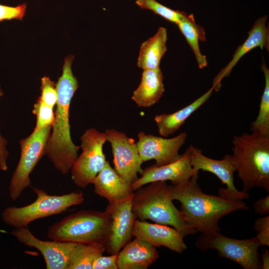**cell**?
Listing matches in <instances>:
<instances>
[{"label": "cell", "instance_id": "6da1fadb", "mask_svg": "<svg viewBox=\"0 0 269 269\" xmlns=\"http://www.w3.org/2000/svg\"><path fill=\"white\" fill-rule=\"evenodd\" d=\"M74 58L71 54L65 58L62 75L56 83L58 97L55 118L45 149V155L63 174L71 169L80 148L72 140L69 123L71 102L79 88L78 80L72 70Z\"/></svg>", "mask_w": 269, "mask_h": 269}, {"label": "cell", "instance_id": "7a4b0ae2", "mask_svg": "<svg viewBox=\"0 0 269 269\" xmlns=\"http://www.w3.org/2000/svg\"><path fill=\"white\" fill-rule=\"evenodd\" d=\"M198 176L177 185H170V197L181 203L180 212L185 222L197 232L204 234L220 232L218 222L231 212L249 209L242 200L225 199L202 192Z\"/></svg>", "mask_w": 269, "mask_h": 269}, {"label": "cell", "instance_id": "3957f363", "mask_svg": "<svg viewBox=\"0 0 269 269\" xmlns=\"http://www.w3.org/2000/svg\"><path fill=\"white\" fill-rule=\"evenodd\" d=\"M232 154L243 191L255 187L269 191V137L244 133L234 135Z\"/></svg>", "mask_w": 269, "mask_h": 269}, {"label": "cell", "instance_id": "277c9868", "mask_svg": "<svg viewBox=\"0 0 269 269\" xmlns=\"http://www.w3.org/2000/svg\"><path fill=\"white\" fill-rule=\"evenodd\" d=\"M172 201L170 185L165 181L153 182L134 191L132 210L137 219L171 226L184 237L197 233L185 222Z\"/></svg>", "mask_w": 269, "mask_h": 269}, {"label": "cell", "instance_id": "5b68a950", "mask_svg": "<svg viewBox=\"0 0 269 269\" xmlns=\"http://www.w3.org/2000/svg\"><path fill=\"white\" fill-rule=\"evenodd\" d=\"M110 226V219L105 211L83 210L53 224L47 230V236L51 240L100 244L105 247Z\"/></svg>", "mask_w": 269, "mask_h": 269}, {"label": "cell", "instance_id": "8992f818", "mask_svg": "<svg viewBox=\"0 0 269 269\" xmlns=\"http://www.w3.org/2000/svg\"><path fill=\"white\" fill-rule=\"evenodd\" d=\"M36 195L32 203L22 207L10 206L1 213L4 223L15 228L27 227L36 220L61 214L70 207L82 204L83 193L73 191L63 195H49L44 190L33 187Z\"/></svg>", "mask_w": 269, "mask_h": 269}, {"label": "cell", "instance_id": "52a82bcc", "mask_svg": "<svg viewBox=\"0 0 269 269\" xmlns=\"http://www.w3.org/2000/svg\"><path fill=\"white\" fill-rule=\"evenodd\" d=\"M196 246L202 252L215 250L219 257L233 261L244 269H262L258 252L260 245L256 237L240 240L226 237L220 232L202 234Z\"/></svg>", "mask_w": 269, "mask_h": 269}, {"label": "cell", "instance_id": "ba28073f", "mask_svg": "<svg viewBox=\"0 0 269 269\" xmlns=\"http://www.w3.org/2000/svg\"><path fill=\"white\" fill-rule=\"evenodd\" d=\"M52 127L49 126L33 131L28 136L20 140V159L8 186L11 200H16L22 192L31 185L30 174L45 155V149Z\"/></svg>", "mask_w": 269, "mask_h": 269}, {"label": "cell", "instance_id": "9c48e42d", "mask_svg": "<svg viewBox=\"0 0 269 269\" xmlns=\"http://www.w3.org/2000/svg\"><path fill=\"white\" fill-rule=\"evenodd\" d=\"M81 154L71 168L72 179L78 187L84 188L93 183L106 162L103 145L107 141L105 133L94 128L85 131L80 137Z\"/></svg>", "mask_w": 269, "mask_h": 269}, {"label": "cell", "instance_id": "30bf717a", "mask_svg": "<svg viewBox=\"0 0 269 269\" xmlns=\"http://www.w3.org/2000/svg\"><path fill=\"white\" fill-rule=\"evenodd\" d=\"M188 148L190 164L195 175H198L200 170L210 172L217 176L222 184H226V188H219V196L231 200H243L249 197L248 192L239 191L234 185V173L236 169L232 154H227L222 159L217 160L206 156L202 150L192 145Z\"/></svg>", "mask_w": 269, "mask_h": 269}, {"label": "cell", "instance_id": "8fae6325", "mask_svg": "<svg viewBox=\"0 0 269 269\" xmlns=\"http://www.w3.org/2000/svg\"><path fill=\"white\" fill-rule=\"evenodd\" d=\"M105 134L111 146L114 169L131 185L138 178L137 174L141 175L143 171L136 142L125 133L114 129H107Z\"/></svg>", "mask_w": 269, "mask_h": 269}, {"label": "cell", "instance_id": "7c38bea8", "mask_svg": "<svg viewBox=\"0 0 269 269\" xmlns=\"http://www.w3.org/2000/svg\"><path fill=\"white\" fill-rule=\"evenodd\" d=\"M132 197L109 203L105 210L110 222L105 251L110 255L118 254L133 237L134 224L136 218L132 210Z\"/></svg>", "mask_w": 269, "mask_h": 269}, {"label": "cell", "instance_id": "4fadbf2b", "mask_svg": "<svg viewBox=\"0 0 269 269\" xmlns=\"http://www.w3.org/2000/svg\"><path fill=\"white\" fill-rule=\"evenodd\" d=\"M10 234L21 243L37 249L42 255L47 269H66L71 253L77 243L36 238L27 227L15 228Z\"/></svg>", "mask_w": 269, "mask_h": 269}, {"label": "cell", "instance_id": "5bb4252c", "mask_svg": "<svg viewBox=\"0 0 269 269\" xmlns=\"http://www.w3.org/2000/svg\"><path fill=\"white\" fill-rule=\"evenodd\" d=\"M187 136L183 132L173 138H167L140 132L136 144L142 161L144 162L154 159L155 165L161 166L177 160L181 156L179 150Z\"/></svg>", "mask_w": 269, "mask_h": 269}, {"label": "cell", "instance_id": "9a60e30c", "mask_svg": "<svg viewBox=\"0 0 269 269\" xmlns=\"http://www.w3.org/2000/svg\"><path fill=\"white\" fill-rule=\"evenodd\" d=\"M194 174L190 164V152L188 148L177 160L161 166L155 164L145 167L140 177L133 182L131 187L134 191L137 189L155 181H170L177 185L188 180Z\"/></svg>", "mask_w": 269, "mask_h": 269}, {"label": "cell", "instance_id": "2e32d148", "mask_svg": "<svg viewBox=\"0 0 269 269\" xmlns=\"http://www.w3.org/2000/svg\"><path fill=\"white\" fill-rule=\"evenodd\" d=\"M133 236L147 241L156 248L163 246L179 254L187 248L184 237L175 229L167 225L152 224L136 219L134 224Z\"/></svg>", "mask_w": 269, "mask_h": 269}, {"label": "cell", "instance_id": "e0dca14e", "mask_svg": "<svg viewBox=\"0 0 269 269\" xmlns=\"http://www.w3.org/2000/svg\"><path fill=\"white\" fill-rule=\"evenodd\" d=\"M268 16L259 18L248 33V37L242 45L239 46L233 55L230 62L215 76L212 86L217 91L221 87V81L228 76L240 59L253 49L260 47L269 49V30L266 26Z\"/></svg>", "mask_w": 269, "mask_h": 269}, {"label": "cell", "instance_id": "ac0fdd59", "mask_svg": "<svg viewBox=\"0 0 269 269\" xmlns=\"http://www.w3.org/2000/svg\"><path fill=\"white\" fill-rule=\"evenodd\" d=\"M92 184L95 193L109 203L125 200L133 196L134 192L131 185L121 177L108 160Z\"/></svg>", "mask_w": 269, "mask_h": 269}, {"label": "cell", "instance_id": "d6986e66", "mask_svg": "<svg viewBox=\"0 0 269 269\" xmlns=\"http://www.w3.org/2000/svg\"><path fill=\"white\" fill-rule=\"evenodd\" d=\"M134 238L118 253L119 269H146L158 258L156 247L142 239Z\"/></svg>", "mask_w": 269, "mask_h": 269}, {"label": "cell", "instance_id": "ffe728a7", "mask_svg": "<svg viewBox=\"0 0 269 269\" xmlns=\"http://www.w3.org/2000/svg\"><path fill=\"white\" fill-rule=\"evenodd\" d=\"M163 78L160 67L143 70L140 82L132 96L138 107L148 108L159 101L164 92Z\"/></svg>", "mask_w": 269, "mask_h": 269}, {"label": "cell", "instance_id": "44dd1931", "mask_svg": "<svg viewBox=\"0 0 269 269\" xmlns=\"http://www.w3.org/2000/svg\"><path fill=\"white\" fill-rule=\"evenodd\" d=\"M213 90L214 87L212 86L208 91L194 102L174 113L156 115L154 117V121L159 134L167 137L175 133L184 124L185 121L208 100Z\"/></svg>", "mask_w": 269, "mask_h": 269}, {"label": "cell", "instance_id": "7402d4cb", "mask_svg": "<svg viewBox=\"0 0 269 269\" xmlns=\"http://www.w3.org/2000/svg\"><path fill=\"white\" fill-rule=\"evenodd\" d=\"M167 30L160 27L156 33L142 42L140 46L137 65L142 70L159 67L160 62L167 51Z\"/></svg>", "mask_w": 269, "mask_h": 269}, {"label": "cell", "instance_id": "603a6c76", "mask_svg": "<svg viewBox=\"0 0 269 269\" xmlns=\"http://www.w3.org/2000/svg\"><path fill=\"white\" fill-rule=\"evenodd\" d=\"M176 24L193 51L199 68L203 69L207 67L206 57L201 53L199 45V41L205 42L206 40L204 28L195 22L192 13L187 14Z\"/></svg>", "mask_w": 269, "mask_h": 269}, {"label": "cell", "instance_id": "cb8c5ba5", "mask_svg": "<svg viewBox=\"0 0 269 269\" xmlns=\"http://www.w3.org/2000/svg\"><path fill=\"white\" fill-rule=\"evenodd\" d=\"M104 252L105 247L102 245L77 243L66 269H92L95 261Z\"/></svg>", "mask_w": 269, "mask_h": 269}, {"label": "cell", "instance_id": "d4e9b609", "mask_svg": "<svg viewBox=\"0 0 269 269\" xmlns=\"http://www.w3.org/2000/svg\"><path fill=\"white\" fill-rule=\"evenodd\" d=\"M262 69L265 76V86L258 115L255 121L250 124V128L252 133L269 137V70L264 62Z\"/></svg>", "mask_w": 269, "mask_h": 269}, {"label": "cell", "instance_id": "484cf974", "mask_svg": "<svg viewBox=\"0 0 269 269\" xmlns=\"http://www.w3.org/2000/svg\"><path fill=\"white\" fill-rule=\"evenodd\" d=\"M135 3L141 8L150 10L155 14L176 24L187 15L184 11L167 7L155 0H136Z\"/></svg>", "mask_w": 269, "mask_h": 269}, {"label": "cell", "instance_id": "4316f807", "mask_svg": "<svg viewBox=\"0 0 269 269\" xmlns=\"http://www.w3.org/2000/svg\"><path fill=\"white\" fill-rule=\"evenodd\" d=\"M32 112L36 118L34 132L49 126H52L55 118V114L53 108L45 104L38 99L33 105Z\"/></svg>", "mask_w": 269, "mask_h": 269}, {"label": "cell", "instance_id": "83f0119b", "mask_svg": "<svg viewBox=\"0 0 269 269\" xmlns=\"http://www.w3.org/2000/svg\"><path fill=\"white\" fill-rule=\"evenodd\" d=\"M41 94L38 99L45 104L54 108L57 102V92L56 83L48 77L41 78Z\"/></svg>", "mask_w": 269, "mask_h": 269}, {"label": "cell", "instance_id": "f1b7e54d", "mask_svg": "<svg viewBox=\"0 0 269 269\" xmlns=\"http://www.w3.org/2000/svg\"><path fill=\"white\" fill-rule=\"evenodd\" d=\"M254 228L260 246H269V216L256 219Z\"/></svg>", "mask_w": 269, "mask_h": 269}, {"label": "cell", "instance_id": "f546056e", "mask_svg": "<svg viewBox=\"0 0 269 269\" xmlns=\"http://www.w3.org/2000/svg\"><path fill=\"white\" fill-rule=\"evenodd\" d=\"M26 9V3L16 6L0 4V21L13 19H21L25 15Z\"/></svg>", "mask_w": 269, "mask_h": 269}, {"label": "cell", "instance_id": "4dcf8cb0", "mask_svg": "<svg viewBox=\"0 0 269 269\" xmlns=\"http://www.w3.org/2000/svg\"><path fill=\"white\" fill-rule=\"evenodd\" d=\"M118 254L109 256L101 255L93 263L92 269H118Z\"/></svg>", "mask_w": 269, "mask_h": 269}, {"label": "cell", "instance_id": "1f68e13d", "mask_svg": "<svg viewBox=\"0 0 269 269\" xmlns=\"http://www.w3.org/2000/svg\"><path fill=\"white\" fill-rule=\"evenodd\" d=\"M7 143L6 139L0 133V169L4 171L8 169L7 160L8 152L6 148Z\"/></svg>", "mask_w": 269, "mask_h": 269}, {"label": "cell", "instance_id": "d6a6232c", "mask_svg": "<svg viewBox=\"0 0 269 269\" xmlns=\"http://www.w3.org/2000/svg\"><path fill=\"white\" fill-rule=\"evenodd\" d=\"M256 213L261 215H267L269 213V195L256 201L253 205Z\"/></svg>", "mask_w": 269, "mask_h": 269}, {"label": "cell", "instance_id": "836d02e7", "mask_svg": "<svg viewBox=\"0 0 269 269\" xmlns=\"http://www.w3.org/2000/svg\"><path fill=\"white\" fill-rule=\"evenodd\" d=\"M262 269H269V252L268 250L265 249L264 251H262Z\"/></svg>", "mask_w": 269, "mask_h": 269}, {"label": "cell", "instance_id": "e575fe53", "mask_svg": "<svg viewBox=\"0 0 269 269\" xmlns=\"http://www.w3.org/2000/svg\"><path fill=\"white\" fill-rule=\"evenodd\" d=\"M3 96V92L0 85V99Z\"/></svg>", "mask_w": 269, "mask_h": 269}]
</instances>
